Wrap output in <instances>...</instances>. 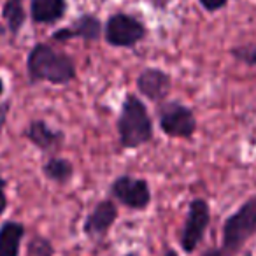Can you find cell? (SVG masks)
<instances>
[{"label": "cell", "instance_id": "d6986e66", "mask_svg": "<svg viewBox=\"0 0 256 256\" xmlns=\"http://www.w3.org/2000/svg\"><path fill=\"white\" fill-rule=\"evenodd\" d=\"M226 2L228 0H200V4H202L207 11H218V9L223 8Z\"/></svg>", "mask_w": 256, "mask_h": 256}, {"label": "cell", "instance_id": "d4e9b609", "mask_svg": "<svg viewBox=\"0 0 256 256\" xmlns=\"http://www.w3.org/2000/svg\"><path fill=\"white\" fill-rule=\"evenodd\" d=\"M124 256H139V254H134V252H130V254H124Z\"/></svg>", "mask_w": 256, "mask_h": 256}, {"label": "cell", "instance_id": "7a4b0ae2", "mask_svg": "<svg viewBox=\"0 0 256 256\" xmlns=\"http://www.w3.org/2000/svg\"><path fill=\"white\" fill-rule=\"evenodd\" d=\"M118 130L123 148H139L153 136V124L146 106L137 96L128 95L118 118Z\"/></svg>", "mask_w": 256, "mask_h": 256}, {"label": "cell", "instance_id": "7c38bea8", "mask_svg": "<svg viewBox=\"0 0 256 256\" xmlns=\"http://www.w3.org/2000/svg\"><path fill=\"white\" fill-rule=\"evenodd\" d=\"M25 224L18 221H6L0 226V256H20L22 240L25 237Z\"/></svg>", "mask_w": 256, "mask_h": 256}, {"label": "cell", "instance_id": "6da1fadb", "mask_svg": "<svg viewBox=\"0 0 256 256\" xmlns=\"http://www.w3.org/2000/svg\"><path fill=\"white\" fill-rule=\"evenodd\" d=\"M26 68L34 82L50 81L53 84H65L76 78L72 58L65 53H58L48 44H37L30 51Z\"/></svg>", "mask_w": 256, "mask_h": 256}, {"label": "cell", "instance_id": "cb8c5ba5", "mask_svg": "<svg viewBox=\"0 0 256 256\" xmlns=\"http://www.w3.org/2000/svg\"><path fill=\"white\" fill-rule=\"evenodd\" d=\"M4 93V82H2V79H0V95Z\"/></svg>", "mask_w": 256, "mask_h": 256}, {"label": "cell", "instance_id": "ffe728a7", "mask_svg": "<svg viewBox=\"0 0 256 256\" xmlns=\"http://www.w3.org/2000/svg\"><path fill=\"white\" fill-rule=\"evenodd\" d=\"M9 107H11V104H9V102H4V104H0V136H2V130H4L6 120H8V114H9Z\"/></svg>", "mask_w": 256, "mask_h": 256}, {"label": "cell", "instance_id": "e0dca14e", "mask_svg": "<svg viewBox=\"0 0 256 256\" xmlns=\"http://www.w3.org/2000/svg\"><path fill=\"white\" fill-rule=\"evenodd\" d=\"M232 54H234L237 60L244 62L248 65H256V46L254 44H246V46H238L232 50Z\"/></svg>", "mask_w": 256, "mask_h": 256}, {"label": "cell", "instance_id": "52a82bcc", "mask_svg": "<svg viewBox=\"0 0 256 256\" xmlns=\"http://www.w3.org/2000/svg\"><path fill=\"white\" fill-rule=\"evenodd\" d=\"M110 193L123 206L136 210L146 209L151 202V190L148 181L132 178V176H121V178H118L112 182V186H110Z\"/></svg>", "mask_w": 256, "mask_h": 256}, {"label": "cell", "instance_id": "ac0fdd59", "mask_svg": "<svg viewBox=\"0 0 256 256\" xmlns=\"http://www.w3.org/2000/svg\"><path fill=\"white\" fill-rule=\"evenodd\" d=\"M6 186H8V182H6V179L0 176V216L4 214V210L8 209V196H6Z\"/></svg>", "mask_w": 256, "mask_h": 256}, {"label": "cell", "instance_id": "7402d4cb", "mask_svg": "<svg viewBox=\"0 0 256 256\" xmlns=\"http://www.w3.org/2000/svg\"><path fill=\"white\" fill-rule=\"evenodd\" d=\"M148 2H151L154 8H165V6H167L170 0H148Z\"/></svg>", "mask_w": 256, "mask_h": 256}, {"label": "cell", "instance_id": "3957f363", "mask_svg": "<svg viewBox=\"0 0 256 256\" xmlns=\"http://www.w3.org/2000/svg\"><path fill=\"white\" fill-rule=\"evenodd\" d=\"M256 234V196L238 207L223 226V252L234 254Z\"/></svg>", "mask_w": 256, "mask_h": 256}, {"label": "cell", "instance_id": "5b68a950", "mask_svg": "<svg viewBox=\"0 0 256 256\" xmlns=\"http://www.w3.org/2000/svg\"><path fill=\"white\" fill-rule=\"evenodd\" d=\"M210 221V210L206 200L195 198L188 207L184 226L181 232V248L184 252H193L202 242Z\"/></svg>", "mask_w": 256, "mask_h": 256}, {"label": "cell", "instance_id": "9c48e42d", "mask_svg": "<svg viewBox=\"0 0 256 256\" xmlns=\"http://www.w3.org/2000/svg\"><path fill=\"white\" fill-rule=\"evenodd\" d=\"M102 36V23L92 14H82L67 28L56 30L53 34V39L58 42L72 39V37H81L84 40H96Z\"/></svg>", "mask_w": 256, "mask_h": 256}, {"label": "cell", "instance_id": "277c9868", "mask_svg": "<svg viewBox=\"0 0 256 256\" xmlns=\"http://www.w3.org/2000/svg\"><path fill=\"white\" fill-rule=\"evenodd\" d=\"M158 120L160 126L170 137H188L193 136L196 126L195 116L192 109L179 102H165L158 107Z\"/></svg>", "mask_w": 256, "mask_h": 256}, {"label": "cell", "instance_id": "30bf717a", "mask_svg": "<svg viewBox=\"0 0 256 256\" xmlns=\"http://www.w3.org/2000/svg\"><path fill=\"white\" fill-rule=\"evenodd\" d=\"M137 86L144 96L158 102V100H164L170 92V78L160 68H146L140 72Z\"/></svg>", "mask_w": 256, "mask_h": 256}, {"label": "cell", "instance_id": "603a6c76", "mask_svg": "<svg viewBox=\"0 0 256 256\" xmlns=\"http://www.w3.org/2000/svg\"><path fill=\"white\" fill-rule=\"evenodd\" d=\"M165 256H179V254H178V252L174 251V249H168V251L165 252Z\"/></svg>", "mask_w": 256, "mask_h": 256}, {"label": "cell", "instance_id": "ba28073f", "mask_svg": "<svg viewBox=\"0 0 256 256\" xmlns=\"http://www.w3.org/2000/svg\"><path fill=\"white\" fill-rule=\"evenodd\" d=\"M118 218V209L110 200H102L95 206V209L88 214V218L84 220V230L86 235L90 237H102L107 234L112 223Z\"/></svg>", "mask_w": 256, "mask_h": 256}, {"label": "cell", "instance_id": "8992f818", "mask_svg": "<svg viewBox=\"0 0 256 256\" xmlns=\"http://www.w3.org/2000/svg\"><path fill=\"white\" fill-rule=\"evenodd\" d=\"M146 34V28L136 18L123 12L110 16L106 25V40L112 46L128 48L137 44Z\"/></svg>", "mask_w": 256, "mask_h": 256}, {"label": "cell", "instance_id": "484cf974", "mask_svg": "<svg viewBox=\"0 0 256 256\" xmlns=\"http://www.w3.org/2000/svg\"><path fill=\"white\" fill-rule=\"evenodd\" d=\"M246 256H251V252H246Z\"/></svg>", "mask_w": 256, "mask_h": 256}, {"label": "cell", "instance_id": "5bb4252c", "mask_svg": "<svg viewBox=\"0 0 256 256\" xmlns=\"http://www.w3.org/2000/svg\"><path fill=\"white\" fill-rule=\"evenodd\" d=\"M2 16H4L6 23H8V28L11 30L12 36L22 30L23 23L26 20V12L23 8V0H8L2 9Z\"/></svg>", "mask_w": 256, "mask_h": 256}, {"label": "cell", "instance_id": "9a60e30c", "mask_svg": "<svg viewBox=\"0 0 256 256\" xmlns=\"http://www.w3.org/2000/svg\"><path fill=\"white\" fill-rule=\"evenodd\" d=\"M44 176L54 182H67L74 174V167L65 158H51L44 164Z\"/></svg>", "mask_w": 256, "mask_h": 256}, {"label": "cell", "instance_id": "4fadbf2b", "mask_svg": "<svg viewBox=\"0 0 256 256\" xmlns=\"http://www.w3.org/2000/svg\"><path fill=\"white\" fill-rule=\"evenodd\" d=\"M67 0H32L30 14L36 23H54L64 18Z\"/></svg>", "mask_w": 256, "mask_h": 256}, {"label": "cell", "instance_id": "8fae6325", "mask_svg": "<svg viewBox=\"0 0 256 256\" xmlns=\"http://www.w3.org/2000/svg\"><path fill=\"white\" fill-rule=\"evenodd\" d=\"M26 139L42 151H53L64 142V134L48 126L46 121H32L25 132Z\"/></svg>", "mask_w": 256, "mask_h": 256}, {"label": "cell", "instance_id": "44dd1931", "mask_svg": "<svg viewBox=\"0 0 256 256\" xmlns=\"http://www.w3.org/2000/svg\"><path fill=\"white\" fill-rule=\"evenodd\" d=\"M202 256H223V251H221V249H218V248H210V249H207Z\"/></svg>", "mask_w": 256, "mask_h": 256}, {"label": "cell", "instance_id": "2e32d148", "mask_svg": "<svg viewBox=\"0 0 256 256\" xmlns=\"http://www.w3.org/2000/svg\"><path fill=\"white\" fill-rule=\"evenodd\" d=\"M30 256H53L54 248L48 238L44 237H34L28 244Z\"/></svg>", "mask_w": 256, "mask_h": 256}]
</instances>
